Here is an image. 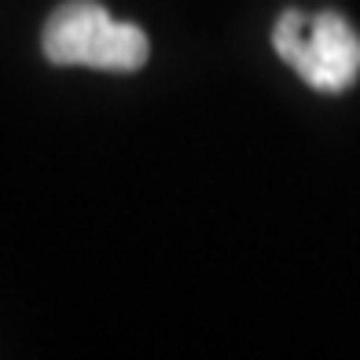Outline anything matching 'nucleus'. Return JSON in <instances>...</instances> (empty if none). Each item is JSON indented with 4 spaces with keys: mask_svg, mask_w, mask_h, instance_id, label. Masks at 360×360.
I'll return each mask as SVG.
<instances>
[{
    "mask_svg": "<svg viewBox=\"0 0 360 360\" xmlns=\"http://www.w3.org/2000/svg\"><path fill=\"white\" fill-rule=\"evenodd\" d=\"M44 59L56 67L133 74L147 63L151 41L136 22H118L96 0H67L44 22Z\"/></svg>",
    "mask_w": 360,
    "mask_h": 360,
    "instance_id": "1",
    "label": "nucleus"
},
{
    "mask_svg": "<svg viewBox=\"0 0 360 360\" xmlns=\"http://www.w3.org/2000/svg\"><path fill=\"white\" fill-rule=\"evenodd\" d=\"M272 44L316 92H346L360 74V34L338 11H283L272 30Z\"/></svg>",
    "mask_w": 360,
    "mask_h": 360,
    "instance_id": "2",
    "label": "nucleus"
}]
</instances>
